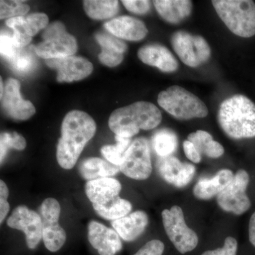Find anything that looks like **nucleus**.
I'll list each match as a JSON object with an SVG mask.
<instances>
[{
    "label": "nucleus",
    "mask_w": 255,
    "mask_h": 255,
    "mask_svg": "<svg viewBox=\"0 0 255 255\" xmlns=\"http://www.w3.org/2000/svg\"><path fill=\"white\" fill-rule=\"evenodd\" d=\"M97 125L89 114L74 110L65 116L61 125L56 157L62 168L75 167L87 142L95 135Z\"/></svg>",
    "instance_id": "nucleus-1"
},
{
    "label": "nucleus",
    "mask_w": 255,
    "mask_h": 255,
    "mask_svg": "<svg viewBox=\"0 0 255 255\" xmlns=\"http://www.w3.org/2000/svg\"><path fill=\"white\" fill-rule=\"evenodd\" d=\"M183 148H184V154L189 160L194 163H199L201 160V154L196 150L194 144L189 140H185L183 142Z\"/></svg>",
    "instance_id": "nucleus-40"
},
{
    "label": "nucleus",
    "mask_w": 255,
    "mask_h": 255,
    "mask_svg": "<svg viewBox=\"0 0 255 255\" xmlns=\"http://www.w3.org/2000/svg\"><path fill=\"white\" fill-rule=\"evenodd\" d=\"M13 38H14L15 44H16L18 49H21V48L27 46L32 40V37L17 31H14Z\"/></svg>",
    "instance_id": "nucleus-41"
},
{
    "label": "nucleus",
    "mask_w": 255,
    "mask_h": 255,
    "mask_svg": "<svg viewBox=\"0 0 255 255\" xmlns=\"http://www.w3.org/2000/svg\"><path fill=\"white\" fill-rule=\"evenodd\" d=\"M162 121L160 111L153 104L137 102L114 111L109 119V127L116 135L131 138L140 130L155 128Z\"/></svg>",
    "instance_id": "nucleus-4"
},
{
    "label": "nucleus",
    "mask_w": 255,
    "mask_h": 255,
    "mask_svg": "<svg viewBox=\"0 0 255 255\" xmlns=\"http://www.w3.org/2000/svg\"><path fill=\"white\" fill-rule=\"evenodd\" d=\"M50 68L58 72L57 80L59 82L79 81L86 78L93 71V65L82 57L71 56L46 60Z\"/></svg>",
    "instance_id": "nucleus-14"
},
{
    "label": "nucleus",
    "mask_w": 255,
    "mask_h": 255,
    "mask_svg": "<svg viewBox=\"0 0 255 255\" xmlns=\"http://www.w3.org/2000/svg\"><path fill=\"white\" fill-rule=\"evenodd\" d=\"M26 141L22 135L16 132H2L0 137V162L2 163L10 148L23 150L26 148Z\"/></svg>",
    "instance_id": "nucleus-29"
},
{
    "label": "nucleus",
    "mask_w": 255,
    "mask_h": 255,
    "mask_svg": "<svg viewBox=\"0 0 255 255\" xmlns=\"http://www.w3.org/2000/svg\"><path fill=\"white\" fill-rule=\"evenodd\" d=\"M223 23L234 34L243 38L255 35V4L251 0L211 1Z\"/></svg>",
    "instance_id": "nucleus-5"
},
{
    "label": "nucleus",
    "mask_w": 255,
    "mask_h": 255,
    "mask_svg": "<svg viewBox=\"0 0 255 255\" xmlns=\"http://www.w3.org/2000/svg\"><path fill=\"white\" fill-rule=\"evenodd\" d=\"M162 219L166 234L178 252L185 254L195 249L199 238L186 223L182 208L173 206L170 209H164Z\"/></svg>",
    "instance_id": "nucleus-7"
},
{
    "label": "nucleus",
    "mask_w": 255,
    "mask_h": 255,
    "mask_svg": "<svg viewBox=\"0 0 255 255\" xmlns=\"http://www.w3.org/2000/svg\"><path fill=\"white\" fill-rule=\"evenodd\" d=\"M235 174L228 169H223L214 177L201 179L193 189V194L201 200H209L219 196L233 179Z\"/></svg>",
    "instance_id": "nucleus-21"
},
{
    "label": "nucleus",
    "mask_w": 255,
    "mask_h": 255,
    "mask_svg": "<svg viewBox=\"0 0 255 255\" xmlns=\"http://www.w3.org/2000/svg\"><path fill=\"white\" fill-rule=\"evenodd\" d=\"M123 59L124 53L114 49L102 48V51L99 55V60L101 63L111 68L117 66L122 63Z\"/></svg>",
    "instance_id": "nucleus-34"
},
{
    "label": "nucleus",
    "mask_w": 255,
    "mask_h": 255,
    "mask_svg": "<svg viewBox=\"0 0 255 255\" xmlns=\"http://www.w3.org/2000/svg\"><path fill=\"white\" fill-rule=\"evenodd\" d=\"M159 105L178 120L204 118L209 114L205 104L182 87H169L157 97Z\"/></svg>",
    "instance_id": "nucleus-6"
},
{
    "label": "nucleus",
    "mask_w": 255,
    "mask_h": 255,
    "mask_svg": "<svg viewBox=\"0 0 255 255\" xmlns=\"http://www.w3.org/2000/svg\"><path fill=\"white\" fill-rule=\"evenodd\" d=\"M117 144L114 145H105L101 149L102 155L110 163L119 166L123 161L124 154L131 144V139L116 135Z\"/></svg>",
    "instance_id": "nucleus-28"
},
{
    "label": "nucleus",
    "mask_w": 255,
    "mask_h": 255,
    "mask_svg": "<svg viewBox=\"0 0 255 255\" xmlns=\"http://www.w3.org/2000/svg\"><path fill=\"white\" fill-rule=\"evenodd\" d=\"M164 251V245L159 240H152L145 245L133 255H162Z\"/></svg>",
    "instance_id": "nucleus-37"
},
{
    "label": "nucleus",
    "mask_w": 255,
    "mask_h": 255,
    "mask_svg": "<svg viewBox=\"0 0 255 255\" xmlns=\"http://www.w3.org/2000/svg\"><path fill=\"white\" fill-rule=\"evenodd\" d=\"M153 4L159 16L172 24L182 22L192 11V1L188 0H155Z\"/></svg>",
    "instance_id": "nucleus-22"
},
{
    "label": "nucleus",
    "mask_w": 255,
    "mask_h": 255,
    "mask_svg": "<svg viewBox=\"0 0 255 255\" xmlns=\"http://www.w3.org/2000/svg\"><path fill=\"white\" fill-rule=\"evenodd\" d=\"M10 65L15 71L21 74L29 73L35 66V60L31 53L18 49L17 54L9 60Z\"/></svg>",
    "instance_id": "nucleus-31"
},
{
    "label": "nucleus",
    "mask_w": 255,
    "mask_h": 255,
    "mask_svg": "<svg viewBox=\"0 0 255 255\" xmlns=\"http://www.w3.org/2000/svg\"><path fill=\"white\" fill-rule=\"evenodd\" d=\"M149 223L147 214L143 211H136L125 217L112 222V227L124 241H135L145 231Z\"/></svg>",
    "instance_id": "nucleus-20"
},
{
    "label": "nucleus",
    "mask_w": 255,
    "mask_h": 255,
    "mask_svg": "<svg viewBox=\"0 0 255 255\" xmlns=\"http://www.w3.org/2000/svg\"><path fill=\"white\" fill-rule=\"evenodd\" d=\"M95 38L102 48L114 49L124 53L127 50V45L124 42L118 39L117 37L111 36L107 33H98L95 35Z\"/></svg>",
    "instance_id": "nucleus-32"
},
{
    "label": "nucleus",
    "mask_w": 255,
    "mask_h": 255,
    "mask_svg": "<svg viewBox=\"0 0 255 255\" xmlns=\"http://www.w3.org/2000/svg\"><path fill=\"white\" fill-rule=\"evenodd\" d=\"M122 187L120 182L112 177L88 181L85 193L92 207L100 217L115 221L130 214L132 204L119 196Z\"/></svg>",
    "instance_id": "nucleus-3"
},
{
    "label": "nucleus",
    "mask_w": 255,
    "mask_h": 255,
    "mask_svg": "<svg viewBox=\"0 0 255 255\" xmlns=\"http://www.w3.org/2000/svg\"><path fill=\"white\" fill-rule=\"evenodd\" d=\"M0 85H1V88H0V90H1V92H0V97H2L3 94H4V85H3L2 79L1 78V82H0Z\"/></svg>",
    "instance_id": "nucleus-43"
},
{
    "label": "nucleus",
    "mask_w": 255,
    "mask_h": 255,
    "mask_svg": "<svg viewBox=\"0 0 255 255\" xmlns=\"http://www.w3.org/2000/svg\"><path fill=\"white\" fill-rule=\"evenodd\" d=\"M78 50L75 37L68 32L40 43L35 48L37 55L49 60L71 56Z\"/></svg>",
    "instance_id": "nucleus-17"
},
{
    "label": "nucleus",
    "mask_w": 255,
    "mask_h": 255,
    "mask_svg": "<svg viewBox=\"0 0 255 255\" xmlns=\"http://www.w3.org/2000/svg\"><path fill=\"white\" fill-rule=\"evenodd\" d=\"M171 43L180 60L191 68L201 66L211 58V48L202 36L178 31L172 34Z\"/></svg>",
    "instance_id": "nucleus-8"
},
{
    "label": "nucleus",
    "mask_w": 255,
    "mask_h": 255,
    "mask_svg": "<svg viewBox=\"0 0 255 255\" xmlns=\"http://www.w3.org/2000/svg\"><path fill=\"white\" fill-rule=\"evenodd\" d=\"M157 167L161 177L177 188L186 187L195 175L196 167L193 164L181 162L174 156L160 157Z\"/></svg>",
    "instance_id": "nucleus-15"
},
{
    "label": "nucleus",
    "mask_w": 255,
    "mask_h": 255,
    "mask_svg": "<svg viewBox=\"0 0 255 255\" xmlns=\"http://www.w3.org/2000/svg\"><path fill=\"white\" fill-rule=\"evenodd\" d=\"M218 121L231 138L255 137V105L245 95H234L223 101L218 112Z\"/></svg>",
    "instance_id": "nucleus-2"
},
{
    "label": "nucleus",
    "mask_w": 255,
    "mask_h": 255,
    "mask_svg": "<svg viewBox=\"0 0 255 255\" xmlns=\"http://www.w3.org/2000/svg\"><path fill=\"white\" fill-rule=\"evenodd\" d=\"M249 183V174L244 169L238 170L232 182L217 196L218 205L223 211L237 216L245 214L251 206L247 194Z\"/></svg>",
    "instance_id": "nucleus-11"
},
{
    "label": "nucleus",
    "mask_w": 255,
    "mask_h": 255,
    "mask_svg": "<svg viewBox=\"0 0 255 255\" xmlns=\"http://www.w3.org/2000/svg\"><path fill=\"white\" fill-rule=\"evenodd\" d=\"M61 208L53 198H48L38 209L43 223V241L48 251L55 253L61 249L66 241V233L59 223Z\"/></svg>",
    "instance_id": "nucleus-10"
},
{
    "label": "nucleus",
    "mask_w": 255,
    "mask_h": 255,
    "mask_svg": "<svg viewBox=\"0 0 255 255\" xmlns=\"http://www.w3.org/2000/svg\"><path fill=\"white\" fill-rule=\"evenodd\" d=\"M21 1H0V18H11L27 14L29 6Z\"/></svg>",
    "instance_id": "nucleus-30"
},
{
    "label": "nucleus",
    "mask_w": 255,
    "mask_h": 255,
    "mask_svg": "<svg viewBox=\"0 0 255 255\" xmlns=\"http://www.w3.org/2000/svg\"><path fill=\"white\" fill-rule=\"evenodd\" d=\"M9 194V189L6 183L3 180L0 181V223L1 224L9 214L10 206L7 201Z\"/></svg>",
    "instance_id": "nucleus-38"
},
{
    "label": "nucleus",
    "mask_w": 255,
    "mask_h": 255,
    "mask_svg": "<svg viewBox=\"0 0 255 255\" xmlns=\"http://www.w3.org/2000/svg\"><path fill=\"white\" fill-rule=\"evenodd\" d=\"M6 23L13 31L32 37L48 26V17L43 13H33L26 16L9 18Z\"/></svg>",
    "instance_id": "nucleus-24"
},
{
    "label": "nucleus",
    "mask_w": 255,
    "mask_h": 255,
    "mask_svg": "<svg viewBox=\"0 0 255 255\" xmlns=\"http://www.w3.org/2000/svg\"><path fill=\"white\" fill-rule=\"evenodd\" d=\"M137 57L142 63L155 67L163 73H174L179 68L177 59L168 48L157 43L141 47L137 51Z\"/></svg>",
    "instance_id": "nucleus-18"
},
{
    "label": "nucleus",
    "mask_w": 255,
    "mask_h": 255,
    "mask_svg": "<svg viewBox=\"0 0 255 255\" xmlns=\"http://www.w3.org/2000/svg\"><path fill=\"white\" fill-rule=\"evenodd\" d=\"M83 6L86 14L95 20L113 17L119 11V1L112 0H86Z\"/></svg>",
    "instance_id": "nucleus-26"
},
{
    "label": "nucleus",
    "mask_w": 255,
    "mask_h": 255,
    "mask_svg": "<svg viewBox=\"0 0 255 255\" xmlns=\"http://www.w3.org/2000/svg\"><path fill=\"white\" fill-rule=\"evenodd\" d=\"M9 228L21 231L26 236V245L33 250L43 239V223L41 216L27 206H18L6 221Z\"/></svg>",
    "instance_id": "nucleus-12"
},
{
    "label": "nucleus",
    "mask_w": 255,
    "mask_h": 255,
    "mask_svg": "<svg viewBox=\"0 0 255 255\" xmlns=\"http://www.w3.org/2000/svg\"><path fill=\"white\" fill-rule=\"evenodd\" d=\"M249 239L251 244L255 248V211L252 215L249 223Z\"/></svg>",
    "instance_id": "nucleus-42"
},
{
    "label": "nucleus",
    "mask_w": 255,
    "mask_h": 255,
    "mask_svg": "<svg viewBox=\"0 0 255 255\" xmlns=\"http://www.w3.org/2000/svg\"><path fill=\"white\" fill-rule=\"evenodd\" d=\"M88 240L100 255H115L123 248L120 236L115 230L95 221L88 224Z\"/></svg>",
    "instance_id": "nucleus-16"
},
{
    "label": "nucleus",
    "mask_w": 255,
    "mask_h": 255,
    "mask_svg": "<svg viewBox=\"0 0 255 255\" xmlns=\"http://www.w3.org/2000/svg\"><path fill=\"white\" fill-rule=\"evenodd\" d=\"M238 252V242L234 238H226L222 248L214 251L204 252L201 255H236Z\"/></svg>",
    "instance_id": "nucleus-35"
},
{
    "label": "nucleus",
    "mask_w": 255,
    "mask_h": 255,
    "mask_svg": "<svg viewBox=\"0 0 255 255\" xmlns=\"http://www.w3.org/2000/svg\"><path fill=\"white\" fill-rule=\"evenodd\" d=\"M187 140L194 144L201 155L210 158H219L224 153V148L219 142L215 141L212 135L204 130H196L188 135Z\"/></svg>",
    "instance_id": "nucleus-25"
},
{
    "label": "nucleus",
    "mask_w": 255,
    "mask_h": 255,
    "mask_svg": "<svg viewBox=\"0 0 255 255\" xmlns=\"http://www.w3.org/2000/svg\"><path fill=\"white\" fill-rule=\"evenodd\" d=\"M121 172L120 167L108 161L90 157L82 161L79 166V172L83 179L91 181L101 178L111 177Z\"/></svg>",
    "instance_id": "nucleus-23"
},
{
    "label": "nucleus",
    "mask_w": 255,
    "mask_h": 255,
    "mask_svg": "<svg viewBox=\"0 0 255 255\" xmlns=\"http://www.w3.org/2000/svg\"><path fill=\"white\" fill-rule=\"evenodd\" d=\"M21 85L17 80L9 78L4 87L1 97V105L4 113L15 120L25 121L36 113V109L31 102L24 100L20 92Z\"/></svg>",
    "instance_id": "nucleus-13"
},
{
    "label": "nucleus",
    "mask_w": 255,
    "mask_h": 255,
    "mask_svg": "<svg viewBox=\"0 0 255 255\" xmlns=\"http://www.w3.org/2000/svg\"><path fill=\"white\" fill-rule=\"evenodd\" d=\"M18 50L13 36L1 33L0 37V51L1 56L9 61L16 56Z\"/></svg>",
    "instance_id": "nucleus-33"
},
{
    "label": "nucleus",
    "mask_w": 255,
    "mask_h": 255,
    "mask_svg": "<svg viewBox=\"0 0 255 255\" xmlns=\"http://www.w3.org/2000/svg\"><path fill=\"white\" fill-rule=\"evenodd\" d=\"M105 27L113 36L127 41H140L148 33L145 23L136 18L129 16L114 18L106 23Z\"/></svg>",
    "instance_id": "nucleus-19"
},
{
    "label": "nucleus",
    "mask_w": 255,
    "mask_h": 255,
    "mask_svg": "<svg viewBox=\"0 0 255 255\" xmlns=\"http://www.w3.org/2000/svg\"><path fill=\"white\" fill-rule=\"evenodd\" d=\"M124 6L130 12L137 14H145L150 9V2L145 0H124Z\"/></svg>",
    "instance_id": "nucleus-36"
},
{
    "label": "nucleus",
    "mask_w": 255,
    "mask_h": 255,
    "mask_svg": "<svg viewBox=\"0 0 255 255\" xmlns=\"http://www.w3.org/2000/svg\"><path fill=\"white\" fill-rule=\"evenodd\" d=\"M152 145L156 154L159 157L172 156L177 148V135L169 129H161L152 136Z\"/></svg>",
    "instance_id": "nucleus-27"
},
{
    "label": "nucleus",
    "mask_w": 255,
    "mask_h": 255,
    "mask_svg": "<svg viewBox=\"0 0 255 255\" xmlns=\"http://www.w3.org/2000/svg\"><path fill=\"white\" fill-rule=\"evenodd\" d=\"M121 172L135 180H145L152 174L150 147L145 137H138L131 142L125 152L120 165Z\"/></svg>",
    "instance_id": "nucleus-9"
},
{
    "label": "nucleus",
    "mask_w": 255,
    "mask_h": 255,
    "mask_svg": "<svg viewBox=\"0 0 255 255\" xmlns=\"http://www.w3.org/2000/svg\"><path fill=\"white\" fill-rule=\"evenodd\" d=\"M65 32H66V29H65L64 24L60 21H55L47 26L42 37H43V41H46L53 37L59 36Z\"/></svg>",
    "instance_id": "nucleus-39"
}]
</instances>
